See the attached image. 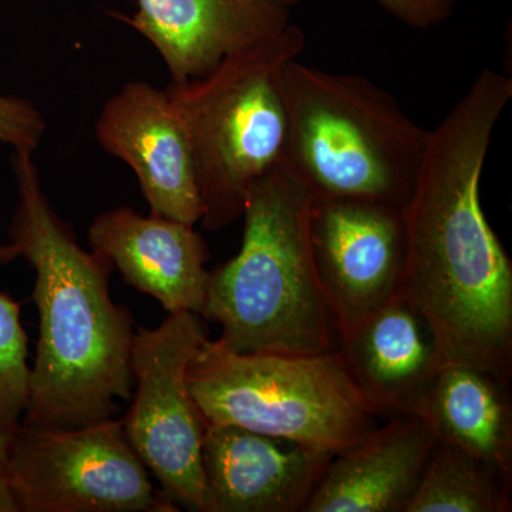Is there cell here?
I'll return each instance as SVG.
<instances>
[{
  "label": "cell",
  "instance_id": "6da1fadb",
  "mask_svg": "<svg viewBox=\"0 0 512 512\" xmlns=\"http://www.w3.org/2000/svg\"><path fill=\"white\" fill-rule=\"evenodd\" d=\"M512 80L485 69L427 131L412 194L402 207L400 293L429 320L446 362L511 379L512 264L485 218L480 181Z\"/></svg>",
  "mask_w": 512,
  "mask_h": 512
},
{
  "label": "cell",
  "instance_id": "7a4b0ae2",
  "mask_svg": "<svg viewBox=\"0 0 512 512\" xmlns=\"http://www.w3.org/2000/svg\"><path fill=\"white\" fill-rule=\"evenodd\" d=\"M18 207L0 262L23 258L35 271L39 342L32 393L22 424L79 429L113 419L130 402L134 320L110 295L113 264L80 247L69 222L53 210L33 154L13 151Z\"/></svg>",
  "mask_w": 512,
  "mask_h": 512
},
{
  "label": "cell",
  "instance_id": "3957f363",
  "mask_svg": "<svg viewBox=\"0 0 512 512\" xmlns=\"http://www.w3.org/2000/svg\"><path fill=\"white\" fill-rule=\"evenodd\" d=\"M313 202L281 161L252 185L241 249L210 271L201 313L221 326L224 348L285 355L336 349L338 330L312 254Z\"/></svg>",
  "mask_w": 512,
  "mask_h": 512
},
{
  "label": "cell",
  "instance_id": "277c9868",
  "mask_svg": "<svg viewBox=\"0 0 512 512\" xmlns=\"http://www.w3.org/2000/svg\"><path fill=\"white\" fill-rule=\"evenodd\" d=\"M281 163L315 200L402 208L412 194L427 131L392 94L357 74L292 60L285 67Z\"/></svg>",
  "mask_w": 512,
  "mask_h": 512
},
{
  "label": "cell",
  "instance_id": "5b68a950",
  "mask_svg": "<svg viewBox=\"0 0 512 512\" xmlns=\"http://www.w3.org/2000/svg\"><path fill=\"white\" fill-rule=\"evenodd\" d=\"M305 43V33L292 23L225 57L205 76L165 89L190 140L205 231L242 218L252 185L281 161L285 67L301 57Z\"/></svg>",
  "mask_w": 512,
  "mask_h": 512
},
{
  "label": "cell",
  "instance_id": "8992f818",
  "mask_svg": "<svg viewBox=\"0 0 512 512\" xmlns=\"http://www.w3.org/2000/svg\"><path fill=\"white\" fill-rule=\"evenodd\" d=\"M187 376L207 426L242 427L333 456L376 426L336 349L239 353L207 339Z\"/></svg>",
  "mask_w": 512,
  "mask_h": 512
},
{
  "label": "cell",
  "instance_id": "52a82bcc",
  "mask_svg": "<svg viewBox=\"0 0 512 512\" xmlns=\"http://www.w3.org/2000/svg\"><path fill=\"white\" fill-rule=\"evenodd\" d=\"M205 319L171 313L157 328L134 333L131 370L136 392L124 434L175 507L205 512L202 443L207 423L188 386V366L207 342ZM180 510V508H178Z\"/></svg>",
  "mask_w": 512,
  "mask_h": 512
},
{
  "label": "cell",
  "instance_id": "ba28073f",
  "mask_svg": "<svg viewBox=\"0 0 512 512\" xmlns=\"http://www.w3.org/2000/svg\"><path fill=\"white\" fill-rule=\"evenodd\" d=\"M19 512H174L124 434L109 419L79 429L20 424L8 439Z\"/></svg>",
  "mask_w": 512,
  "mask_h": 512
},
{
  "label": "cell",
  "instance_id": "9c48e42d",
  "mask_svg": "<svg viewBox=\"0 0 512 512\" xmlns=\"http://www.w3.org/2000/svg\"><path fill=\"white\" fill-rule=\"evenodd\" d=\"M311 245L338 335L400 292L402 208L365 200H315Z\"/></svg>",
  "mask_w": 512,
  "mask_h": 512
},
{
  "label": "cell",
  "instance_id": "30bf717a",
  "mask_svg": "<svg viewBox=\"0 0 512 512\" xmlns=\"http://www.w3.org/2000/svg\"><path fill=\"white\" fill-rule=\"evenodd\" d=\"M97 143L136 174L150 214L197 225L202 201L183 120L165 90L128 82L104 103Z\"/></svg>",
  "mask_w": 512,
  "mask_h": 512
},
{
  "label": "cell",
  "instance_id": "8fae6325",
  "mask_svg": "<svg viewBox=\"0 0 512 512\" xmlns=\"http://www.w3.org/2000/svg\"><path fill=\"white\" fill-rule=\"evenodd\" d=\"M303 0H137L116 13L151 43L180 84L212 72L229 55L284 32Z\"/></svg>",
  "mask_w": 512,
  "mask_h": 512
},
{
  "label": "cell",
  "instance_id": "7c38bea8",
  "mask_svg": "<svg viewBox=\"0 0 512 512\" xmlns=\"http://www.w3.org/2000/svg\"><path fill=\"white\" fill-rule=\"evenodd\" d=\"M333 454L237 426H207L205 512H303Z\"/></svg>",
  "mask_w": 512,
  "mask_h": 512
},
{
  "label": "cell",
  "instance_id": "4fadbf2b",
  "mask_svg": "<svg viewBox=\"0 0 512 512\" xmlns=\"http://www.w3.org/2000/svg\"><path fill=\"white\" fill-rule=\"evenodd\" d=\"M336 352L376 417L413 416L446 363L429 320L402 293L338 335Z\"/></svg>",
  "mask_w": 512,
  "mask_h": 512
},
{
  "label": "cell",
  "instance_id": "5bb4252c",
  "mask_svg": "<svg viewBox=\"0 0 512 512\" xmlns=\"http://www.w3.org/2000/svg\"><path fill=\"white\" fill-rule=\"evenodd\" d=\"M92 251L110 259L126 284L153 296L168 312L201 315L210 249L195 225L131 207L101 212L89 228Z\"/></svg>",
  "mask_w": 512,
  "mask_h": 512
},
{
  "label": "cell",
  "instance_id": "9a60e30c",
  "mask_svg": "<svg viewBox=\"0 0 512 512\" xmlns=\"http://www.w3.org/2000/svg\"><path fill=\"white\" fill-rule=\"evenodd\" d=\"M436 441L417 416L373 427L330 458L303 512H407Z\"/></svg>",
  "mask_w": 512,
  "mask_h": 512
},
{
  "label": "cell",
  "instance_id": "2e32d148",
  "mask_svg": "<svg viewBox=\"0 0 512 512\" xmlns=\"http://www.w3.org/2000/svg\"><path fill=\"white\" fill-rule=\"evenodd\" d=\"M413 416L437 441L512 478L511 379L483 367L446 362L421 397Z\"/></svg>",
  "mask_w": 512,
  "mask_h": 512
},
{
  "label": "cell",
  "instance_id": "e0dca14e",
  "mask_svg": "<svg viewBox=\"0 0 512 512\" xmlns=\"http://www.w3.org/2000/svg\"><path fill=\"white\" fill-rule=\"evenodd\" d=\"M512 478L436 441L407 512H510Z\"/></svg>",
  "mask_w": 512,
  "mask_h": 512
},
{
  "label": "cell",
  "instance_id": "ac0fdd59",
  "mask_svg": "<svg viewBox=\"0 0 512 512\" xmlns=\"http://www.w3.org/2000/svg\"><path fill=\"white\" fill-rule=\"evenodd\" d=\"M22 303L0 292V434L22 424L32 393L28 335L20 320Z\"/></svg>",
  "mask_w": 512,
  "mask_h": 512
},
{
  "label": "cell",
  "instance_id": "d6986e66",
  "mask_svg": "<svg viewBox=\"0 0 512 512\" xmlns=\"http://www.w3.org/2000/svg\"><path fill=\"white\" fill-rule=\"evenodd\" d=\"M46 130L45 116L35 103L0 94V143L8 144L13 151L35 154Z\"/></svg>",
  "mask_w": 512,
  "mask_h": 512
},
{
  "label": "cell",
  "instance_id": "ffe728a7",
  "mask_svg": "<svg viewBox=\"0 0 512 512\" xmlns=\"http://www.w3.org/2000/svg\"><path fill=\"white\" fill-rule=\"evenodd\" d=\"M382 8L413 29L427 30L446 22L460 0H377Z\"/></svg>",
  "mask_w": 512,
  "mask_h": 512
},
{
  "label": "cell",
  "instance_id": "44dd1931",
  "mask_svg": "<svg viewBox=\"0 0 512 512\" xmlns=\"http://www.w3.org/2000/svg\"><path fill=\"white\" fill-rule=\"evenodd\" d=\"M0 512H19L10 478L0 474Z\"/></svg>",
  "mask_w": 512,
  "mask_h": 512
},
{
  "label": "cell",
  "instance_id": "7402d4cb",
  "mask_svg": "<svg viewBox=\"0 0 512 512\" xmlns=\"http://www.w3.org/2000/svg\"><path fill=\"white\" fill-rule=\"evenodd\" d=\"M8 439L9 437L0 434V474L9 477Z\"/></svg>",
  "mask_w": 512,
  "mask_h": 512
}]
</instances>
